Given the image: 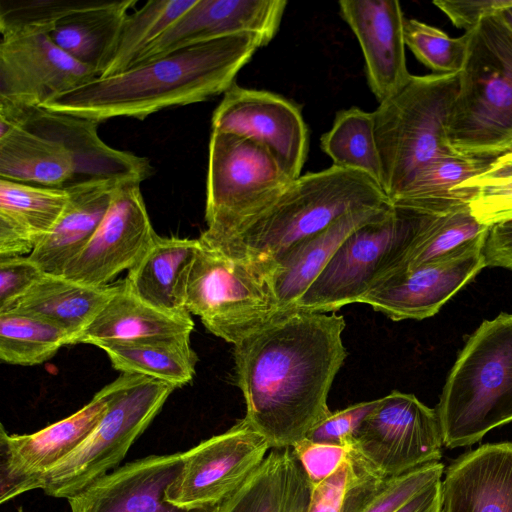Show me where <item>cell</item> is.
I'll return each mask as SVG.
<instances>
[{"instance_id":"cell-32","label":"cell","mask_w":512,"mask_h":512,"mask_svg":"<svg viewBox=\"0 0 512 512\" xmlns=\"http://www.w3.org/2000/svg\"><path fill=\"white\" fill-rule=\"evenodd\" d=\"M97 347L116 370L148 376L176 388L193 380L198 361L189 334L114 341Z\"/></svg>"},{"instance_id":"cell-1","label":"cell","mask_w":512,"mask_h":512,"mask_svg":"<svg viewBox=\"0 0 512 512\" xmlns=\"http://www.w3.org/2000/svg\"><path fill=\"white\" fill-rule=\"evenodd\" d=\"M345 326L334 312L292 310L234 344L244 418L271 449L292 447L331 413L328 394L347 356Z\"/></svg>"},{"instance_id":"cell-42","label":"cell","mask_w":512,"mask_h":512,"mask_svg":"<svg viewBox=\"0 0 512 512\" xmlns=\"http://www.w3.org/2000/svg\"><path fill=\"white\" fill-rule=\"evenodd\" d=\"M378 402L379 399L360 402L331 412L308 432L306 438L313 442L350 449L361 423Z\"/></svg>"},{"instance_id":"cell-21","label":"cell","mask_w":512,"mask_h":512,"mask_svg":"<svg viewBox=\"0 0 512 512\" xmlns=\"http://www.w3.org/2000/svg\"><path fill=\"white\" fill-rule=\"evenodd\" d=\"M339 12L359 41L369 87L379 103L410 80L405 17L397 0H341Z\"/></svg>"},{"instance_id":"cell-10","label":"cell","mask_w":512,"mask_h":512,"mask_svg":"<svg viewBox=\"0 0 512 512\" xmlns=\"http://www.w3.org/2000/svg\"><path fill=\"white\" fill-rule=\"evenodd\" d=\"M291 181L263 146L245 137L212 131L206 179L207 228L198 239L222 251Z\"/></svg>"},{"instance_id":"cell-29","label":"cell","mask_w":512,"mask_h":512,"mask_svg":"<svg viewBox=\"0 0 512 512\" xmlns=\"http://www.w3.org/2000/svg\"><path fill=\"white\" fill-rule=\"evenodd\" d=\"M188 312L171 313L157 309L130 293L123 282L77 337L75 344L98 346L114 341L189 334L194 321Z\"/></svg>"},{"instance_id":"cell-48","label":"cell","mask_w":512,"mask_h":512,"mask_svg":"<svg viewBox=\"0 0 512 512\" xmlns=\"http://www.w3.org/2000/svg\"><path fill=\"white\" fill-rule=\"evenodd\" d=\"M500 14L507 25L512 29V7L502 11Z\"/></svg>"},{"instance_id":"cell-34","label":"cell","mask_w":512,"mask_h":512,"mask_svg":"<svg viewBox=\"0 0 512 512\" xmlns=\"http://www.w3.org/2000/svg\"><path fill=\"white\" fill-rule=\"evenodd\" d=\"M322 150L333 165L364 173L382 188V163L374 132L373 112L358 107L337 112L321 137Z\"/></svg>"},{"instance_id":"cell-33","label":"cell","mask_w":512,"mask_h":512,"mask_svg":"<svg viewBox=\"0 0 512 512\" xmlns=\"http://www.w3.org/2000/svg\"><path fill=\"white\" fill-rule=\"evenodd\" d=\"M489 229L475 219L469 206L444 215H425L406 253L378 282L486 238Z\"/></svg>"},{"instance_id":"cell-16","label":"cell","mask_w":512,"mask_h":512,"mask_svg":"<svg viewBox=\"0 0 512 512\" xmlns=\"http://www.w3.org/2000/svg\"><path fill=\"white\" fill-rule=\"evenodd\" d=\"M108 385L74 414L32 434L0 432V501L42 488L47 471L93 432L109 406Z\"/></svg>"},{"instance_id":"cell-8","label":"cell","mask_w":512,"mask_h":512,"mask_svg":"<svg viewBox=\"0 0 512 512\" xmlns=\"http://www.w3.org/2000/svg\"><path fill=\"white\" fill-rule=\"evenodd\" d=\"M274 268L273 261L229 256L200 241L185 309L200 317L210 333L234 345L282 315L271 283Z\"/></svg>"},{"instance_id":"cell-3","label":"cell","mask_w":512,"mask_h":512,"mask_svg":"<svg viewBox=\"0 0 512 512\" xmlns=\"http://www.w3.org/2000/svg\"><path fill=\"white\" fill-rule=\"evenodd\" d=\"M97 122L0 103V177L64 188L95 178L142 182L152 175L147 158L114 149Z\"/></svg>"},{"instance_id":"cell-22","label":"cell","mask_w":512,"mask_h":512,"mask_svg":"<svg viewBox=\"0 0 512 512\" xmlns=\"http://www.w3.org/2000/svg\"><path fill=\"white\" fill-rule=\"evenodd\" d=\"M442 512H512V442L460 455L441 483Z\"/></svg>"},{"instance_id":"cell-40","label":"cell","mask_w":512,"mask_h":512,"mask_svg":"<svg viewBox=\"0 0 512 512\" xmlns=\"http://www.w3.org/2000/svg\"><path fill=\"white\" fill-rule=\"evenodd\" d=\"M84 0L1 1L0 32L38 30L49 34L54 25Z\"/></svg>"},{"instance_id":"cell-38","label":"cell","mask_w":512,"mask_h":512,"mask_svg":"<svg viewBox=\"0 0 512 512\" xmlns=\"http://www.w3.org/2000/svg\"><path fill=\"white\" fill-rule=\"evenodd\" d=\"M460 188L476 190L469 208L479 223L491 227L512 219V153L494 159L484 172Z\"/></svg>"},{"instance_id":"cell-20","label":"cell","mask_w":512,"mask_h":512,"mask_svg":"<svg viewBox=\"0 0 512 512\" xmlns=\"http://www.w3.org/2000/svg\"><path fill=\"white\" fill-rule=\"evenodd\" d=\"M183 453L152 455L108 473L67 499L71 512H219L221 505L181 508L166 491L183 465Z\"/></svg>"},{"instance_id":"cell-9","label":"cell","mask_w":512,"mask_h":512,"mask_svg":"<svg viewBox=\"0 0 512 512\" xmlns=\"http://www.w3.org/2000/svg\"><path fill=\"white\" fill-rule=\"evenodd\" d=\"M108 388L109 406L100 423L81 445L45 474L41 489L47 495L69 499L107 475L176 389L134 373H122Z\"/></svg>"},{"instance_id":"cell-35","label":"cell","mask_w":512,"mask_h":512,"mask_svg":"<svg viewBox=\"0 0 512 512\" xmlns=\"http://www.w3.org/2000/svg\"><path fill=\"white\" fill-rule=\"evenodd\" d=\"M196 0H150L129 13L121 27L114 53L100 77L124 72Z\"/></svg>"},{"instance_id":"cell-47","label":"cell","mask_w":512,"mask_h":512,"mask_svg":"<svg viewBox=\"0 0 512 512\" xmlns=\"http://www.w3.org/2000/svg\"><path fill=\"white\" fill-rule=\"evenodd\" d=\"M442 479L424 487L396 512H442Z\"/></svg>"},{"instance_id":"cell-44","label":"cell","mask_w":512,"mask_h":512,"mask_svg":"<svg viewBox=\"0 0 512 512\" xmlns=\"http://www.w3.org/2000/svg\"><path fill=\"white\" fill-rule=\"evenodd\" d=\"M292 449L312 487L333 474L348 451L341 446L317 443L307 438L297 442Z\"/></svg>"},{"instance_id":"cell-36","label":"cell","mask_w":512,"mask_h":512,"mask_svg":"<svg viewBox=\"0 0 512 512\" xmlns=\"http://www.w3.org/2000/svg\"><path fill=\"white\" fill-rule=\"evenodd\" d=\"M72 344L71 336L42 318L17 312L0 313V359L31 366L50 359L62 346Z\"/></svg>"},{"instance_id":"cell-13","label":"cell","mask_w":512,"mask_h":512,"mask_svg":"<svg viewBox=\"0 0 512 512\" xmlns=\"http://www.w3.org/2000/svg\"><path fill=\"white\" fill-rule=\"evenodd\" d=\"M268 440L245 418L183 453L181 471L166 500L181 508L221 505L260 466Z\"/></svg>"},{"instance_id":"cell-4","label":"cell","mask_w":512,"mask_h":512,"mask_svg":"<svg viewBox=\"0 0 512 512\" xmlns=\"http://www.w3.org/2000/svg\"><path fill=\"white\" fill-rule=\"evenodd\" d=\"M388 204L383 189L367 175L332 165L292 180L220 252L274 262L345 215Z\"/></svg>"},{"instance_id":"cell-23","label":"cell","mask_w":512,"mask_h":512,"mask_svg":"<svg viewBox=\"0 0 512 512\" xmlns=\"http://www.w3.org/2000/svg\"><path fill=\"white\" fill-rule=\"evenodd\" d=\"M123 182L95 178L65 187L69 192L68 204L51 232L28 255L30 259L44 273L63 275L91 240Z\"/></svg>"},{"instance_id":"cell-27","label":"cell","mask_w":512,"mask_h":512,"mask_svg":"<svg viewBox=\"0 0 512 512\" xmlns=\"http://www.w3.org/2000/svg\"><path fill=\"white\" fill-rule=\"evenodd\" d=\"M311 491L292 447L272 448L219 512H307Z\"/></svg>"},{"instance_id":"cell-46","label":"cell","mask_w":512,"mask_h":512,"mask_svg":"<svg viewBox=\"0 0 512 512\" xmlns=\"http://www.w3.org/2000/svg\"><path fill=\"white\" fill-rule=\"evenodd\" d=\"M483 255L486 267H502L512 271V219L490 227Z\"/></svg>"},{"instance_id":"cell-5","label":"cell","mask_w":512,"mask_h":512,"mask_svg":"<svg viewBox=\"0 0 512 512\" xmlns=\"http://www.w3.org/2000/svg\"><path fill=\"white\" fill-rule=\"evenodd\" d=\"M446 133L462 155L496 159L512 151V29L500 13L470 31Z\"/></svg>"},{"instance_id":"cell-24","label":"cell","mask_w":512,"mask_h":512,"mask_svg":"<svg viewBox=\"0 0 512 512\" xmlns=\"http://www.w3.org/2000/svg\"><path fill=\"white\" fill-rule=\"evenodd\" d=\"M68 201L65 187L0 178V258L30 255L54 228Z\"/></svg>"},{"instance_id":"cell-18","label":"cell","mask_w":512,"mask_h":512,"mask_svg":"<svg viewBox=\"0 0 512 512\" xmlns=\"http://www.w3.org/2000/svg\"><path fill=\"white\" fill-rule=\"evenodd\" d=\"M156 236L140 182L125 181L116 189L91 240L63 276L87 285L106 286L119 273L130 270Z\"/></svg>"},{"instance_id":"cell-30","label":"cell","mask_w":512,"mask_h":512,"mask_svg":"<svg viewBox=\"0 0 512 512\" xmlns=\"http://www.w3.org/2000/svg\"><path fill=\"white\" fill-rule=\"evenodd\" d=\"M114 290L115 285L92 286L63 275L43 273L22 297L2 312L42 318L66 331L75 344Z\"/></svg>"},{"instance_id":"cell-31","label":"cell","mask_w":512,"mask_h":512,"mask_svg":"<svg viewBox=\"0 0 512 512\" xmlns=\"http://www.w3.org/2000/svg\"><path fill=\"white\" fill-rule=\"evenodd\" d=\"M494 159L455 153L423 167L390 203L424 215H444L468 207L476 194L461 185L484 172Z\"/></svg>"},{"instance_id":"cell-43","label":"cell","mask_w":512,"mask_h":512,"mask_svg":"<svg viewBox=\"0 0 512 512\" xmlns=\"http://www.w3.org/2000/svg\"><path fill=\"white\" fill-rule=\"evenodd\" d=\"M43 273L29 256L0 258V312L22 297Z\"/></svg>"},{"instance_id":"cell-28","label":"cell","mask_w":512,"mask_h":512,"mask_svg":"<svg viewBox=\"0 0 512 512\" xmlns=\"http://www.w3.org/2000/svg\"><path fill=\"white\" fill-rule=\"evenodd\" d=\"M138 1H84L62 17L49 36L72 58L99 77L114 53L121 27Z\"/></svg>"},{"instance_id":"cell-25","label":"cell","mask_w":512,"mask_h":512,"mask_svg":"<svg viewBox=\"0 0 512 512\" xmlns=\"http://www.w3.org/2000/svg\"><path fill=\"white\" fill-rule=\"evenodd\" d=\"M391 206L388 204L347 214L275 260L271 283L280 312L284 314L295 310L300 298L345 239L360 226L384 215Z\"/></svg>"},{"instance_id":"cell-2","label":"cell","mask_w":512,"mask_h":512,"mask_svg":"<svg viewBox=\"0 0 512 512\" xmlns=\"http://www.w3.org/2000/svg\"><path fill=\"white\" fill-rule=\"evenodd\" d=\"M265 45L252 34L216 39L97 77L52 98L42 108L97 123L115 117L144 120L165 108L225 93Z\"/></svg>"},{"instance_id":"cell-41","label":"cell","mask_w":512,"mask_h":512,"mask_svg":"<svg viewBox=\"0 0 512 512\" xmlns=\"http://www.w3.org/2000/svg\"><path fill=\"white\" fill-rule=\"evenodd\" d=\"M443 473L444 464L438 461L388 478L359 512H396L424 487L442 479Z\"/></svg>"},{"instance_id":"cell-26","label":"cell","mask_w":512,"mask_h":512,"mask_svg":"<svg viewBox=\"0 0 512 512\" xmlns=\"http://www.w3.org/2000/svg\"><path fill=\"white\" fill-rule=\"evenodd\" d=\"M199 246V239L157 235L122 281L125 288L162 311L187 312V282Z\"/></svg>"},{"instance_id":"cell-12","label":"cell","mask_w":512,"mask_h":512,"mask_svg":"<svg viewBox=\"0 0 512 512\" xmlns=\"http://www.w3.org/2000/svg\"><path fill=\"white\" fill-rule=\"evenodd\" d=\"M444 446L436 409L397 390L379 398L350 450L383 478L438 462Z\"/></svg>"},{"instance_id":"cell-19","label":"cell","mask_w":512,"mask_h":512,"mask_svg":"<svg viewBox=\"0 0 512 512\" xmlns=\"http://www.w3.org/2000/svg\"><path fill=\"white\" fill-rule=\"evenodd\" d=\"M286 5V0H196L134 65L233 35H256L267 45L277 34Z\"/></svg>"},{"instance_id":"cell-11","label":"cell","mask_w":512,"mask_h":512,"mask_svg":"<svg viewBox=\"0 0 512 512\" xmlns=\"http://www.w3.org/2000/svg\"><path fill=\"white\" fill-rule=\"evenodd\" d=\"M424 216L392 205L381 217L357 228L337 249L295 310L328 313L359 303L406 253Z\"/></svg>"},{"instance_id":"cell-39","label":"cell","mask_w":512,"mask_h":512,"mask_svg":"<svg viewBox=\"0 0 512 512\" xmlns=\"http://www.w3.org/2000/svg\"><path fill=\"white\" fill-rule=\"evenodd\" d=\"M470 31L453 38L417 19H405V45L436 74L460 73L467 55Z\"/></svg>"},{"instance_id":"cell-6","label":"cell","mask_w":512,"mask_h":512,"mask_svg":"<svg viewBox=\"0 0 512 512\" xmlns=\"http://www.w3.org/2000/svg\"><path fill=\"white\" fill-rule=\"evenodd\" d=\"M436 412L444 446L479 442L512 421V314L484 320L452 366Z\"/></svg>"},{"instance_id":"cell-15","label":"cell","mask_w":512,"mask_h":512,"mask_svg":"<svg viewBox=\"0 0 512 512\" xmlns=\"http://www.w3.org/2000/svg\"><path fill=\"white\" fill-rule=\"evenodd\" d=\"M211 127L263 146L292 180L301 175L308 130L300 109L288 99L234 83L214 110Z\"/></svg>"},{"instance_id":"cell-17","label":"cell","mask_w":512,"mask_h":512,"mask_svg":"<svg viewBox=\"0 0 512 512\" xmlns=\"http://www.w3.org/2000/svg\"><path fill=\"white\" fill-rule=\"evenodd\" d=\"M486 238L381 280L359 303L370 305L394 321L434 316L486 267L483 255Z\"/></svg>"},{"instance_id":"cell-45","label":"cell","mask_w":512,"mask_h":512,"mask_svg":"<svg viewBox=\"0 0 512 512\" xmlns=\"http://www.w3.org/2000/svg\"><path fill=\"white\" fill-rule=\"evenodd\" d=\"M433 4L455 27L469 32L485 17L512 7V0H436Z\"/></svg>"},{"instance_id":"cell-7","label":"cell","mask_w":512,"mask_h":512,"mask_svg":"<svg viewBox=\"0 0 512 512\" xmlns=\"http://www.w3.org/2000/svg\"><path fill=\"white\" fill-rule=\"evenodd\" d=\"M458 87L459 73L412 75L373 111L382 189L390 202L427 164L457 153L446 128Z\"/></svg>"},{"instance_id":"cell-37","label":"cell","mask_w":512,"mask_h":512,"mask_svg":"<svg viewBox=\"0 0 512 512\" xmlns=\"http://www.w3.org/2000/svg\"><path fill=\"white\" fill-rule=\"evenodd\" d=\"M387 479L348 449L335 472L312 487L307 512H359Z\"/></svg>"},{"instance_id":"cell-14","label":"cell","mask_w":512,"mask_h":512,"mask_svg":"<svg viewBox=\"0 0 512 512\" xmlns=\"http://www.w3.org/2000/svg\"><path fill=\"white\" fill-rule=\"evenodd\" d=\"M0 103L42 107L98 73L54 43L48 33L17 30L1 34Z\"/></svg>"}]
</instances>
